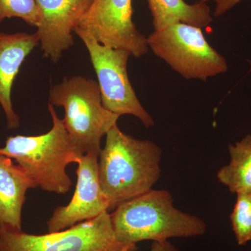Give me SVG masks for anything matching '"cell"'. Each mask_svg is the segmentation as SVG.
I'll use <instances>...</instances> for the list:
<instances>
[{
	"label": "cell",
	"instance_id": "1",
	"mask_svg": "<svg viewBox=\"0 0 251 251\" xmlns=\"http://www.w3.org/2000/svg\"><path fill=\"white\" fill-rule=\"evenodd\" d=\"M161 149L124 133L117 125L105 135L99 156V178L108 211L152 189L161 175Z\"/></svg>",
	"mask_w": 251,
	"mask_h": 251
},
{
	"label": "cell",
	"instance_id": "2",
	"mask_svg": "<svg viewBox=\"0 0 251 251\" xmlns=\"http://www.w3.org/2000/svg\"><path fill=\"white\" fill-rule=\"evenodd\" d=\"M49 110L52 120L49 132L33 136L8 137L4 146L0 148V154L14 159L36 187L65 194L72 185L67 166L77 163L84 154L73 142L52 104L49 103Z\"/></svg>",
	"mask_w": 251,
	"mask_h": 251
},
{
	"label": "cell",
	"instance_id": "3",
	"mask_svg": "<svg viewBox=\"0 0 251 251\" xmlns=\"http://www.w3.org/2000/svg\"><path fill=\"white\" fill-rule=\"evenodd\" d=\"M110 214L115 235L127 246L143 241L198 237L206 229L202 219L176 209L166 190H150L120 204Z\"/></svg>",
	"mask_w": 251,
	"mask_h": 251
},
{
	"label": "cell",
	"instance_id": "4",
	"mask_svg": "<svg viewBox=\"0 0 251 251\" xmlns=\"http://www.w3.org/2000/svg\"><path fill=\"white\" fill-rule=\"evenodd\" d=\"M49 103L64 108L63 122L81 152L99 156L102 138L120 116L104 108L98 82L82 76L64 78L50 90Z\"/></svg>",
	"mask_w": 251,
	"mask_h": 251
},
{
	"label": "cell",
	"instance_id": "5",
	"mask_svg": "<svg viewBox=\"0 0 251 251\" xmlns=\"http://www.w3.org/2000/svg\"><path fill=\"white\" fill-rule=\"evenodd\" d=\"M149 49L186 79L206 81L227 72V62L209 45L201 28L177 23L147 38Z\"/></svg>",
	"mask_w": 251,
	"mask_h": 251
},
{
	"label": "cell",
	"instance_id": "6",
	"mask_svg": "<svg viewBox=\"0 0 251 251\" xmlns=\"http://www.w3.org/2000/svg\"><path fill=\"white\" fill-rule=\"evenodd\" d=\"M135 251L136 246L120 242L114 232L110 214L100 215L72 227L45 234L0 227V251Z\"/></svg>",
	"mask_w": 251,
	"mask_h": 251
},
{
	"label": "cell",
	"instance_id": "7",
	"mask_svg": "<svg viewBox=\"0 0 251 251\" xmlns=\"http://www.w3.org/2000/svg\"><path fill=\"white\" fill-rule=\"evenodd\" d=\"M74 31L90 54L104 108L120 117L133 115L148 128L153 126L152 117L140 103L128 77L127 64L131 54L125 50L103 45L79 28L75 27Z\"/></svg>",
	"mask_w": 251,
	"mask_h": 251
},
{
	"label": "cell",
	"instance_id": "8",
	"mask_svg": "<svg viewBox=\"0 0 251 251\" xmlns=\"http://www.w3.org/2000/svg\"><path fill=\"white\" fill-rule=\"evenodd\" d=\"M132 16V0H93L76 27L103 45L140 57L148 53V40L137 29Z\"/></svg>",
	"mask_w": 251,
	"mask_h": 251
},
{
	"label": "cell",
	"instance_id": "9",
	"mask_svg": "<svg viewBox=\"0 0 251 251\" xmlns=\"http://www.w3.org/2000/svg\"><path fill=\"white\" fill-rule=\"evenodd\" d=\"M99 155L87 153L77 162V183L70 202L59 206L48 221L49 232H58L108 211L99 178Z\"/></svg>",
	"mask_w": 251,
	"mask_h": 251
},
{
	"label": "cell",
	"instance_id": "10",
	"mask_svg": "<svg viewBox=\"0 0 251 251\" xmlns=\"http://www.w3.org/2000/svg\"><path fill=\"white\" fill-rule=\"evenodd\" d=\"M93 0H36V35L44 57L54 63L74 44L72 32Z\"/></svg>",
	"mask_w": 251,
	"mask_h": 251
},
{
	"label": "cell",
	"instance_id": "11",
	"mask_svg": "<svg viewBox=\"0 0 251 251\" xmlns=\"http://www.w3.org/2000/svg\"><path fill=\"white\" fill-rule=\"evenodd\" d=\"M39 44L36 33L0 31V105L9 129L20 126V117L15 112L11 99L13 84L23 63Z\"/></svg>",
	"mask_w": 251,
	"mask_h": 251
},
{
	"label": "cell",
	"instance_id": "12",
	"mask_svg": "<svg viewBox=\"0 0 251 251\" xmlns=\"http://www.w3.org/2000/svg\"><path fill=\"white\" fill-rule=\"evenodd\" d=\"M36 188L11 158L0 154V227L22 230V211L28 190Z\"/></svg>",
	"mask_w": 251,
	"mask_h": 251
},
{
	"label": "cell",
	"instance_id": "13",
	"mask_svg": "<svg viewBox=\"0 0 251 251\" xmlns=\"http://www.w3.org/2000/svg\"><path fill=\"white\" fill-rule=\"evenodd\" d=\"M148 2L154 30L177 23L202 28L212 22L210 9L206 3L189 4L184 0H148Z\"/></svg>",
	"mask_w": 251,
	"mask_h": 251
},
{
	"label": "cell",
	"instance_id": "14",
	"mask_svg": "<svg viewBox=\"0 0 251 251\" xmlns=\"http://www.w3.org/2000/svg\"><path fill=\"white\" fill-rule=\"evenodd\" d=\"M230 162L218 171L217 179L230 192L251 193V135L228 146Z\"/></svg>",
	"mask_w": 251,
	"mask_h": 251
},
{
	"label": "cell",
	"instance_id": "15",
	"mask_svg": "<svg viewBox=\"0 0 251 251\" xmlns=\"http://www.w3.org/2000/svg\"><path fill=\"white\" fill-rule=\"evenodd\" d=\"M230 221L238 244L247 245L251 241V193H237Z\"/></svg>",
	"mask_w": 251,
	"mask_h": 251
},
{
	"label": "cell",
	"instance_id": "16",
	"mask_svg": "<svg viewBox=\"0 0 251 251\" xmlns=\"http://www.w3.org/2000/svg\"><path fill=\"white\" fill-rule=\"evenodd\" d=\"M10 18H21L37 27L39 11L36 0H0V23Z\"/></svg>",
	"mask_w": 251,
	"mask_h": 251
},
{
	"label": "cell",
	"instance_id": "17",
	"mask_svg": "<svg viewBox=\"0 0 251 251\" xmlns=\"http://www.w3.org/2000/svg\"><path fill=\"white\" fill-rule=\"evenodd\" d=\"M201 2L206 3L207 1H213L215 2L216 7L214 10V15L218 17L224 14L227 11L234 7L238 3L243 1V0H198Z\"/></svg>",
	"mask_w": 251,
	"mask_h": 251
},
{
	"label": "cell",
	"instance_id": "18",
	"mask_svg": "<svg viewBox=\"0 0 251 251\" xmlns=\"http://www.w3.org/2000/svg\"><path fill=\"white\" fill-rule=\"evenodd\" d=\"M122 251H133L129 249H125ZM150 251H180L176 249L173 244L168 240L161 241V242H153Z\"/></svg>",
	"mask_w": 251,
	"mask_h": 251
},
{
	"label": "cell",
	"instance_id": "19",
	"mask_svg": "<svg viewBox=\"0 0 251 251\" xmlns=\"http://www.w3.org/2000/svg\"><path fill=\"white\" fill-rule=\"evenodd\" d=\"M249 62L250 63V64H251V61H249Z\"/></svg>",
	"mask_w": 251,
	"mask_h": 251
}]
</instances>
